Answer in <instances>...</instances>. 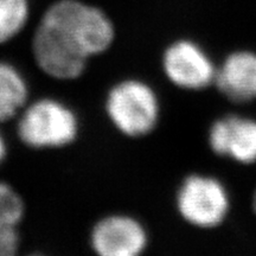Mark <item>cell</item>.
Segmentation results:
<instances>
[{
	"label": "cell",
	"instance_id": "obj_8",
	"mask_svg": "<svg viewBox=\"0 0 256 256\" xmlns=\"http://www.w3.org/2000/svg\"><path fill=\"white\" fill-rule=\"evenodd\" d=\"M90 246L101 256H136L148 246V234L134 217L114 214L92 226Z\"/></svg>",
	"mask_w": 256,
	"mask_h": 256
},
{
	"label": "cell",
	"instance_id": "obj_14",
	"mask_svg": "<svg viewBox=\"0 0 256 256\" xmlns=\"http://www.w3.org/2000/svg\"><path fill=\"white\" fill-rule=\"evenodd\" d=\"M250 210L254 214V216L256 217V188L252 190V197H250Z\"/></svg>",
	"mask_w": 256,
	"mask_h": 256
},
{
	"label": "cell",
	"instance_id": "obj_1",
	"mask_svg": "<svg viewBox=\"0 0 256 256\" xmlns=\"http://www.w3.org/2000/svg\"><path fill=\"white\" fill-rule=\"evenodd\" d=\"M40 20L52 25L87 55H101L115 40V28L104 12L78 0H60L46 10Z\"/></svg>",
	"mask_w": 256,
	"mask_h": 256
},
{
	"label": "cell",
	"instance_id": "obj_2",
	"mask_svg": "<svg viewBox=\"0 0 256 256\" xmlns=\"http://www.w3.org/2000/svg\"><path fill=\"white\" fill-rule=\"evenodd\" d=\"M78 132L75 112L52 98H40L24 107L17 124L19 139L34 150L66 147L75 142Z\"/></svg>",
	"mask_w": 256,
	"mask_h": 256
},
{
	"label": "cell",
	"instance_id": "obj_7",
	"mask_svg": "<svg viewBox=\"0 0 256 256\" xmlns=\"http://www.w3.org/2000/svg\"><path fill=\"white\" fill-rule=\"evenodd\" d=\"M208 144L214 154L243 166L256 164V119L232 113L210 124Z\"/></svg>",
	"mask_w": 256,
	"mask_h": 256
},
{
	"label": "cell",
	"instance_id": "obj_11",
	"mask_svg": "<svg viewBox=\"0 0 256 256\" xmlns=\"http://www.w3.org/2000/svg\"><path fill=\"white\" fill-rule=\"evenodd\" d=\"M28 96L26 78L17 66L0 60V122L23 110Z\"/></svg>",
	"mask_w": 256,
	"mask_h": 256
},
{
	"label": "cell",
	"instance_id": "obj_13",
	"mask_svg": "<svg viewBox=\"0 0 256 256\" xmlns=\"http://www.w3.org/2000/svg\"><path fill=\"white\" fill-rule=\"evenodd\" d=\"M6 156H8V145H6L4 136L0 132V165L5 160Z\"/></svg>",
	"mask_w": 256,
	"mask_h": 256
},
{
	"label": "cell",
	"instance_id": "obj_5",
	"mask_svg": "<svg viewBox=\"0 0 256 256\" xmlns=\"http://www.w3.org/2000/svg\"><path fill=\"white\" fill-rule=\"evenodd\" d=\"M32 55L42 72L60 81L82 76L89 60L72 40L43 20L32 38Z\"/></svg>",
	"mask_w": 256,
	"mask_h": 256
},
{
	"label": "cell",
	"instance_id": "obj_12",
	"mask_svg": "<svg viewBox=\"0 0 256 256\" xmlns=\"http://www.w3.org/2000/svg\"><path fill=\"white\" fill-rule=\"evenodd\" d=\"M28 0H0V44L18 36L26 25Z\"/></svg>",
	"mask_w": 256,
	"mask_h": 256
},
{
	"label": "cell",
	"instance_id": "obj_3",
	"mask_svg": "<svg viewBox=\"0 0 256 256\" xmlns=\"http://www.w3.org/2000/svg\"><path fill=\"white\" fill-rule=\"evenodd\" d=\"M107 116L119 132L130 138L150 134L159 121V98L148 83L127 78L110 88L106 98Z\"/></svg>",
	"mask_w": 256,
	"mask_h": 256
},
{
	"label": "cell",
	"instance_id": "obj_10",
	"mask_svg": "<svg viewBox=\"0 0 256 256\" xmlns=\"http://www.w3.org/2000/svg\"><path fill=\"white\" fill-rule=\"evenodd\" d=\"M25 212L22 197L11 185L0 182V256H12L20 243L18 226Z\"/></svg>",
	"mask_w": 256,
	"mask_h": 256
},
{
	"label": "cell",
	"instance_id": "obj_9",
	"mask_svg": "<svg viewBox=\"0 0 256 256\" xmlns=\"http://www.w3.org/2000/svg\"><path fill=\"white\" fill-rule=\"evenodd\" d=\"M217 92L235 106L256 101V51L235 49L217 66L214 82Z\"/></svg>",
	"mask_w": 256,
	"mask_h": 256
},
{
	"label": "cell",
	"instance_id": "obj_6",
	"mask_svg": "<svg viewBox=\"0 0 256 256\" xmlns=\"http://www.w3.org/2000/svg\"><path fill=\"white\" fill-rule=\"evenodd\" d=\"M162 63L168 81L184 90L200 92L215 82L217 66L212 57L200 43L188 38L170 44Z\"/></svg>",
	"mask_w": 256,
	"mask_h": 256
},
{
	"label": "cell",
	"instance_id": "obj_4",
	"mask_svg": "<svg viewBox=\"0 0 256 256\" xmlns=\"http://www.w3.org/2000/svg\"><path fill=\"white\" fill-rule=\"evenodd\" d=\"M176 206L185 222L198 229H215L228 218L232 200L228 188L218 178L192 174L183 179Z\"/></svg>",
	"mask_w": 256,
	"mask_h": 256
}]
</instances>
